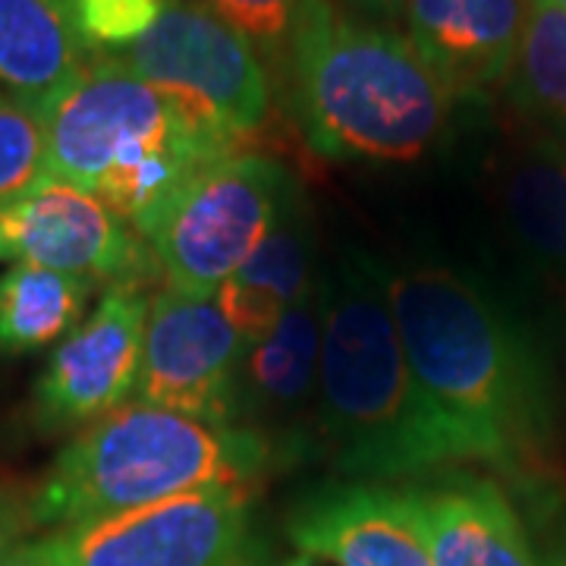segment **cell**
I'll return each mask as SVG.
<instances>
[{
	"mask_svg": "<svg viewBox=\"0 0 566 566\" xmlns=\"http://www.w3.org/2000/svg\"><path fill=\"white\" fill-rule=\"evenodd\" d=\"M406 359L463 460L526 472L545 463L551 406L523 334L453 268L385 271Z\"/></svg>",
	"mask_w": 566,
	"mask_h": 566,
	"instance_id": "1",
	"label": "cell"
},
{
	"mask_svg": "<svg viewBox=\"0 0 566 566\" xmlns=\"http://www.w3.org/2000/svg\"><path fill=\"white\" fill-rule=\"evenodd\" d=\"M318 431L331 463L359 482L412 479L463 460L409 368L385 268L365 255L344 259L324 281Z\"/></svg>",
	"mask_w": 566,
	"mask_h": 566,
	"instance_id": "2",
	"label": "cell"
},
{
	"mask_svg": "<svg viewBox=\"0 0 566 566\" xmlns=\"http://www.w3.org/2000/svg\"><path fill=\"white\" fill-rule=\"evenodd\" d=\"M48 177L102 199L142 240L208 164L237 155L117 57L92 54L41 107Z\"/></svg>",
	"mask_w": 566,
	"mask_h": 566,
	"instance_id": "3",
	"label": "cell"
},
{
	"mask_svg": "<svg viewBox=\"0 0 566 566\" xmlns=\"http://www.w3.org/2000/svg\"><path fill=\"white\" fill-rule=\"evenodd\" d=\"M286 85L303 136L331 161H419L457 102L406 35L349 20L331 0L305 25Z\"/></svg>",
	"mask_w": 566,
	"mask_h": 566,
	"instance_id": "4",
	"label": "cell"
},
{
	"mask_svg": "<svg viewBox=\"0 0 566 566\" xmlns=\"http://www.w3.org/2000/svg\"><path fill=\"white\" fill-rule=\"evenodd\" d=\"M277 460V447L252 428L129 403L63 447L25 504L32 528L57 532L196 488H245Z\"/></svg>",
	"mask_w": 566,
	"mask_h": 566,
	"instance_id": "5",
	"label": "cell"
},
{
	"mask_svg": "<svg viewBox=\"0 0 566 566\" xmlns=\"http://www.w3.org/2000/svg\"><path fill=\"white\" fill-rule=\"evenodd\" d=\"M7 566H264L249 491L208 485L32 538Z\"/></svg>",
	"mask_w": 566,
	"mask_h": 566,
	"instance_id": "6",
	"label": "cell"
},
{
	"mask_svg": "<svg viewBox=\"0 0 566 566\" xmlns=\"http://www.w3.org/2000/svg\"><path fill=\"white\" fill-rule=\"evenodd\" d=\"M296 189L281 164L252 151L227 155L199 170L148 233L170 290L218 296L277 227Z\"/></svg>",
	"mask_w": 566,
	"mask_h": 566,
	"instance_id": "7",
	"label": "cell"
},
{
	"mask_svg": "<svg viewBox=\"0 0 566 566\" xmlns=\"http://www.w3.org/2000/svg\"><path fill=\"white\" fill-rule=\"evenodd\" d=\"M202 133L245 151L271 111V76L252 44L196 0H164L155 25L117 54Z\"/></svg>",
	"mask_w": 566,
	"mask_h": 566,
	"instance_id": "8",
	"label": "cell"
},
{
	"mask_svg": "<svg viewBox=\"0 0 566 566\" xmlns=\"http://www.w3.org/2000/svg\"><path fill=\"white\" fill-rule=\"evenodd\" d=\"M0 262L111 286H142L161 271L151 245L102 199L51 177L0 205Z\"/></svg>",
	"mask_w": 566,
	"mask_h": 566,
	"instance_id": "9",
	"label": "cell"
},
{
	"mask_svg": "<svg viewBox=\"0 0 566 566\" xmlns=\"http://www.w3.org/2000/svg\"><path fill=\"white\" fill-rule=\"evenodd\" d=\"M245 344L211 296L161 290L145 324L136 400L208 424H237Z\"/></svg>",
	"mask_w": 566,
	"mask_h": 566,
	"instance_id": "10",
	"label": "cell"
},
{
	"mask_svg": "<svg viewBox=\"0 0 566 566\" xmlns=\"http://www.w3.org/2000/svg\"><path fill=\"white\" fill-rule=\"evenodd\" d=\"M151 300L142 286H107L92 318L54 349L35 385L41 428H88L136 390Z\"/></svg>",
	"mask_w": 566,
	"mask_h": 566,
	"instance_id": "11",
	"label": "cell"
},
{
	"mask_svg": "<svg viewBox=\"0 0 566 566\" xmlns=\"http://www.w3.org/2000/svg\"><path fill=\"white\" fill-rule=\"evenodd\" d=\"M286 532L303 554L337 566H434L409 488L324 485L293 506Z\"/></svg>",
	"mask_w": 566,
	"mask_h": 566,
	"instance_id": "12",
	"label": "cell"
},
{
	"mask_svg": "<svg viewBox=\"0 0 566 566\" xmlns=\"http://www.w3.org/2000/svg\"><path fill=\"white\" fill-rule=\"evenodd\" d=\"M322 331L324 277H318L262 344L245 346L237 424L264 434L281 457H296L305 447V419L318 397Z\"/></svg>",
	"mask_w": 566,
	"mask_h": 566,
	"instance_id": "13",
	"label": "cell"
},
{
	"mask_svg": "<svg viewBox=\"0 0 566 566\" xmlns=\"http://www.w3.org/2000/svg\"><path fill=\"white\" fill-rule=\"evenodd\" d=\"M406 41L453 98L506 85L526 20V0H406Z\"/></svg>",
	"mask_w": 566,
	"mask_h": 566,
	"instance_id": "14",
	"label": "cell"
},
{
	"mask_svg": "<svg viewBox=\"0 0 566 566\" xmlns=\"http://www.w3.org/2000/svg\"><path fill=\"white\" fill-rule=\"evenodd\" d=\"M434 566H538L526 526L501 485L447 475L409 488Z\"/></svg>",
	"mask_w": 566,
	"mask_h": 566,
	"instance_id": "15",
	"label": "cell"
},
{
	"mask_svg": "<svg viewBox=\"0 0 566 566\" xmlns=\"http://www.w3.org/2000/svg\"><path fill=\"white\" fill-rule=\"evenodd\" d=\"M497 202L523 252L566 283V133L523 126L494 167Z\"/></svg>",
	"mask_w": 566,
	"mask_h": 566,
	"instance_id": "16",
	"label": "cell"
},
{
	"mask_svg": "<svg viewBox=\"0 0 566 566\" xmlns=\"http://www.w3.org/2000/svg\"><path fill=\"white\" fill-rule=\"evenodd\" d=\"M88 61L70 7L0 0V95L44 107Z\"/></svg>",
	"mask_w": 566,
	"mask_h": 566,
	"instance_id": "17",
	"label": "cell"
},
{
	"mask_svg": "<svg viewBox=\"0 0 566 566\" xmlns=\"http://www.w3.org/2000/svg\"><path fill=\"white\" fill-rule=\"evenodd\" d=\"M95 283L39 264H10L0 274V353L22 356L70 337L80 327Z\"/></svg>",
	"mask_w": 566,
	"mask_h": 566,
	"instance_id": "18",
	"label": "cell"
},
{
	"mask_svg": "<svg viewBox=\"0 0 566 566\" xmlns=\"http://www.w3.org/2000/svg\"><path fill=\"white\" fill-rule=\"evenodd\" d=\"M528 114L566 126V10L554 0H526V20L510 82Z\"/></svg>",
	"mask_w": 566,
	"mask_h": 566,
	"instance_id": "19",
	"label": "cell"
},
{
	"mask_svg": "<svg viewBox=\"0 0 566 566\" xmlns=\"http://www.w3.org/2000/svg\"><path fill=\"white\" fill-rule=\"evenodd\" d=\"M230 281L259 290L264 296L277 300L283 308H290L318 281L315 277V227H312L300 189L290 196L281 221L268 233V240L252 252V259Z\"/></svg>",
	"mask_w": 566,
	"mask_h": 566,
	"instance_id": "20",
	"label": "cell"
},
{
	"mask_svg": "<svg viewBox=\"0 0 566 566\" xmlns=\"http://www.w3.org/2000/svg\"><path fill=\"white\" fill-rule=\"evenodd\" d=\"M208 13L240 32L252 51L262 57L268 76L286 82L293 51L303 39L305 25L318 13L324 0H196Z\"/></svg>",
	"mask_w": 566,
	"mask_h": 566,
	"instance_id": "21",
	"label": "cell"
},
{
	"mask_svg": "<svg viewBox=\"0 0 566 566\" xmlns=\"http://www.w3.org/2000/svg\"><path fill=\"white\" fill-rule=\"evenodd\" d=\"M48 180V136L41 107L0 95V205Z\"/></svg>",
	"mask_w": 566,
	"mask_h": 566,
	"instance_id": "22",
	"label": "cell"
},
{
	"mask_svg": "<svg viewBox=\"0 0 566 566\" xmlns=\"http://www.w3.org/2000/svg\"><path fill=\"white\" fill-rule=\"evenodd\" d=\"M164 0H73L70 13L92 54L117 57L161 17Z\"/></svg>",
	"mask_w": 566,
	"mask_h": 566,
	"instance_id": "23",
	"label": "cell"
},
{
	"mask_svg": "<svg viewBox=\"0 0 566 566\" xmlns=\"http://www.w3.org/2000/svg\"><path fill=\"white\" fill-rule=\"evenodd\" d=\"M29 528H32L29 504H17L13 497L0 494V566L10 564V557L25 545L22 538Z\"/></svg>",
	"mask_w": 566,
	"mask_h": 566,
	"instance_id": "24",
	"label": "cell"
},
{
	"mask_svg": "<svg viewBox=\"0 0 566 566\" xmlns=\"http://www.w3.org/2000/svg\"><path fill=\"white\" fill-rule=\"evenodd\" d=\"M542 566H566V528L560 532V538L551 545V551L545 554V560Z\"/></svg>",
	"mask_w": 566,
	"mask_h": 566,
	"instance_id": "25",
	"label": "cell"
},
{
	"mask_svg": "<svg viewBox=\"0 0 566 566\" xmlns=\"http://www.w3.org/2000/svg\"><path fill=\"white\" fill-rule=\"evenodd\" d=\"M365 7H378V10H394V7H406V0H359Z\"/></svg>",
	"mask_w": 566,
	"mask_h": 566,
	"instance_id": "26",
	"label": "cell"
},
{
	"mask_svg": "<svg viewBox=\"0 0 566 566\" xmlns=\"http://www.w3.org/2000/svg\"><path fill=\"white\" fill-rule=\"evenodd\" d=\"M283 566H312V557H300V560H290V564Z\"/></svg>",
	"mask_w": 566,
	"mask_h": 566,
	"instance_id": "27",
	"label": "cell"
},
{
	"mask_svg": "<svg viewBox=\"0 0 566 566\" xmlns=\"http://www.w3.org/2000/svg\"><path fill=\"white\" fill-rule=\"evenodd\" d=\"M57 3H63V7H73V0H57Z\"/></svg>",
	"mask_w": 566,
	"mask_h": 566,
	"instance_id": "28",
	"label": "cell"
},
{
	"mask_svg": "<svg viewBox=\"0 0 566 566\" xmlns=\"http://www.w3.org/2000/svg\"><path fill=\"white\" fill-rule=\"evenodd\" d=\"M554 3H560V7H564V10H566V0H554Z\"/></svg>",
	"mask_w": 566,
	"mask_h": 566,
	"instance_id": "29",
	"label": "cell"
}]
</instances>
